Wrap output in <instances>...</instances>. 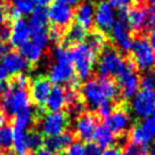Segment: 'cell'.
<instances>
[{"label": "cell", "mask_w": 155, "mask_h": 155, "mask_svg": "<svg viewBox=\"0 0 155 155\" xmlns=\"http://www.w3.org/2000/svg\"><path fill=\"white\" fill-rule=\"evenodd\" d=\"M10 51V45L5 41H0V61Z\"/></svg>", "instance_id": "44"}, {"label": "cell", "mask_w": 155, "mask_h": 155, "mask_svg": "<svg viewBox=\"0 0 155 155\" xmlns=\"http://www.w3.org/2000/svg\"><path fill=\"white\" fill-rule=\"evenodd\" d=\"M55 1H58V2H62V4H65V5L70 6V7H73V6H77L81 2V0H55Z\"/></svg>", "instance_id": "48"}, {"label": "cell", "mask_w": 155, "mask_h": 155, "mask_svg": "<svg viewBox=\"0 0 155 155\" xmlns=\"http://www.w3.org/2000/svg\"><path fill=\"white\" fill-rule=\"evenodd\" d=\"M7 77H8V75H7V73L5 72V70L1 68V65H0V84L6 82Z\"/></svg>", "instance_id": "50"}, {"label": "cell", "mask_w": 155, "mask_h": 155, "mask_svg": "<svg viewBox=\"0 0 155 155\" xmlns=\"http://www.w3.org/2000/svg\"><path fill=\"white\" fill-rule=\"evenodd\" d=\"M63 30L58 29L56 26H51L50 29L48 30V34H49V39L50 41L53 42H59L62 39H63Z\"/></svg>", "instance_id": "41"}, {"label": "cell", "mask_w": 155, "mask_h": 155, "mask_svg": "<svg viewBox=\"0 0 155 155\" xmlns=\"http://www.w3.org/2000/svg\"><path fill=\"white\" fill-rule=\"evenodd\" d=\"M119 92L124 99H131L138 92L139 78L135 73V66H131L126 72L117 78Z\"/></svg>", "instance_id": "15"}, {"label": "cell", "mask_w": 155, "mask_h": 155, "mask_svg": "<svg viewBox=\"0 0 155 155\" xmlns=\"http://www.w3.org/2000/svg\"><path fill=\"white\" fill-rule=\"evenodd\" d=\"M71 56L74 72L77 73L78 79L80 81L88 80L94 72L95 65L97 63L96 53H94L87 45L82 42L72 47Z\"/></svg>", "instance_id": "5"}, {"label": "cell", "mask_w": 155, "mask_h": 155, "mask_svg": "<svg viewBox=\"0 0 155 155\" xmlns=\"http://www.w3.org/2000/svg\"><path fill=\"white\" fill-rule=\"evenodd\" d=\"M16 155H37L34 153H24V154H16Z\"/></svg>", "instance_id": "55"}, {"label": "cell", "mask_w": 155, "mask_h": 155, "mask_svg": "<svg viewBox=\"0 0 155 155\" xmlns=\"http://www.w3.org/2000/svg\"><path fill=\"white\" fill-rule=\"evenodd\" d=\"M31 41L41 49L47 48L50 42L48 30L46 28H31Z\"/></svg>", "instance_id": "29"}, {"label": "cell", "mask_w": 155, "mask_h": 155, "mask_svg": "<svg viewBox=\"0 0 155 155\" xmlns=\"http://www.w3.org/2000/svg\"><path fill=\"white\" fill-rule=\"evenodd\" d=\"M0 155H5V153H4V150H0Z\"/></svg>", "instance_id": "58"}, {"label": "cell", "mask_w": 155, "mask_h": 155, "mask_svg": "<svg viewBox=\"0 0 155 155\" xmlns=\"http://www.w3.org/2000/svg\"><path fill=\"white\" fill-rule=\"evenodd\" d=\"M18 49L19 55L24 58L30 65H33V64L38 63L39 61L41 59V57H42V54H44V51H42L44 49H41L39 46L33 44L31 40L23 44Z\"/></svg>", "instance_id": "24"}, {"label": "cell", "mask_w": 155, "mask_h": 155, "mask_svg": "<svg viewBox=\"0 0 155 155\" xmlns=\"http://www.w3.org/2000/svg\"><path fill=\"white\" fill-rule=\"evenodd\" d=\"M66 155H84V145L81 141H73L66 148Z\"/></svg>", "instance_id": "39"}, {"label": "cell", "mask_w": 155, "mask_h": 155, "mask_svg": "<svg viewBox=\"0 0 155 155\" xmlns=\"http://www.w3.org/2000/svg\"><path fill=\"white\" fill-rule=\"evenodd\" d=\"M53 64L50 65L48 72L49 82H53L55 86H61L71 82L74 78V68L72 63L71 50L62 45L54 47L51 50Z\"/></svg>", "instance_id": "2"}, {"label": "cell", "mask_w": 155, "mask_h": 155, "mask_svg": "<svg viewBox=\"0 0 155 155\" xmlns=\"http://www.w3.org/2000/svg\"><path fill=\"white\" fill-rule=\"evenodd\" d=\"M48 10L46 7L37 6L30 14L29 24L31 28H46L48 24Z\"/></svg>", "instance_id": "26"}, {"label": "cell", "mask_w": 155, "mask_h": 155, "mask_svg": "<svg viewBox=\"0 0 155 155\" xmlns=\"http://www.w3.org/2000/svg\"><path fill=\"white\" fill-rule=\"evenodd\" d=\"M148 145H140L136 143H128L124 146V155H148Z\"/></svg>", "instance_id": "32"}, {"label": "cell", "mask_w": 155, "mask_h": 155, "mask_svg": "<svg viewBox=\"0 0 155 155\" xmlns=\"http://www.w3.org/2000/svg\"><path fill=\"white\" fill-rule=\"evenodd\" d=\"M31 38V26L29 22L24 18H18L13 22L10 26L9 44L13 47L19 48Z\"/></svg>", "instance_id": "18"}, {"label": "cell", "mask_w": 155, "mask_h": 155, "mask_svg": "<svg viewBox=\"0 0 155 155\" xmlns=\"http://www.w3.org/2000/svg\"><path fill=\"white\" fill-rule=\"evenodd\" d=\"M106 37L104 33L99 31H92L90 33H87L86 37V42L89 48L91 49L94 53H102V50L106 47Z\"/></svg>", "instance_id": "25"}, {"label": "cell", "mask_w": 155, "mask_h": 155, "mask_svg": "<svg viewBox=\"0 0 155 155\" xmlns=\"http://www.w3.org/2000/svg\"><path fill=\"white\" fill-rule=\"evenodd\" d=\"M0 107L5 115L13 117L22 112L32 108L28 89L12 87L8 83V89L0 98Z\"/></svg>", "instance_id": "4"}, {"label": "cell", "mask_w": 155, "mask_h": 155, "mask_svg": "<svg viewBox=\"0 0 155 155\" xmlns=\"http://www.w3.org/2000/svg\"><path fill=\"white\" fill-rule=\"evenodd\" d=\"M148 155H155V139L152 141V145H150V152H148Z\"/></svg>", "instance_id": "52"}, {"label": "cell", "mask_w": 155, "mask_h": 155, "mask_svg": "<svg viewBox=\"0 0 155 155\" xmlns=\"http://www.w3.org/2000/svg\"><path fill=\"white\" fill-rule=\"evenodd\" d=\"M80 91L83 104L90 110H97V107L105 101L114 102L119 95V88L113 80L99 77L87 80Z\"/></svg>", "instance_id": "1"}, {"label": "cell", "mask_w": 155, "mask_h": 155, "mask_svg": "<svg viewBox=\"0 0 155 155\" xmlns=\"http://www.w3.org/2000/svg\"><path fill=\"white\" fill-rule=\"evenodd\" d=\"M147 15V25H150L152 28L155 26V7L150 6L148 9H146Z\"/></svg>", "instance_id": "43"}, {"label": "cell", "mask_w": 155, "mask_h": 155, "mask_svg": "<svg viewBox=\"0 0 155 155\" xmlns=\"http://www.w3.org/2000/svg\"><path fill=\"white\" fill-rule=\"evenodd\" d=\"M10 35V26L6 24L0 25V41H5L7 42L9 40Z\"/></svg>", "instance_id": "42"}, {"label": "cell", "mask_w": 155, "mask_h": 155, "mask_svg": "<svg viewBox=\"0 0 155 155\" xmlns=\"http://www.w3.org/2000/svg\"><path fill=\"white\" fill-rule=\"evenodd\" d=\"M44 145V138L37 130H30L25 132V147L26 150H37Z\"/></svg>", "instance_id": "30"}, {"label": "cell", "mask_w": 155, "mask_h": 155, "mask_svg": "<svg viewBox=\"0 0 155 155\" xmlns=\"http://www.w3.org/2000/svg\"><path fill=\"white\" fill-rule=\"evenodd\" d=\"M48 19L58 29H65L72 23V19L74 17V10L72 7L55 1L49 6L48 9Z\"/></svg>", "instance_id": "12"}, {"label": "cell", "mask_w": 155, "mask_h": 155, "mask_svg": "<svg viewBox=\"0 0 155 155\" xmlns=\"http://www.w3.org/2000/svg\"><path fill=\"white\" fill-rule=\"evenodd\" d=\"M103 155H124V153H123V150H122L121 148L113 146V147L107 148V150L103 153Z\"/></svg>", "instance_id": "46"}, {"label": "cell", "mask_w": 155, "mask_h": 155, "mask_svg": "<svg viewBox=\"0 0 155 155\" xmlns=\"http://www.w3.org/2000/svg\"><path fill=\"white\" fill-rule=\"evenodd\" d=\"M87 37V30L83 29L81 25H79L78 23H71L68 26L66 31L63 33V44L62 46L64 47H70V46H77L79 44H82L86 40Z\"/></svg>", "instance_id": "22"}, {"label": "cell", "mask_w": 155, "mask_h": 155, "mask_svg": "<svg viewBox=\"0 0 155 155\" xmlns=\"http://www.w3.org/2000/svg\"><path fill=\"white\" fill-rule=\"evenodd\" d=\"M5 122H6V115H5V113L2 112V110H1V107H0V128L4 127Z\"/></svg>", "instance_id": "51"}, {"label": "cell", "mask_w": 155, "mask_h": 155, "mask_svg": "<svg viewBox=\"0 0 155 155\" xmlns=\"http://www.w3.org/2000/svg\"><path fill=\"white\" fill-rule=\"evenodd\" d=\"M38 155H55L54 153H50V152H48L47 150H39Z\"/></svg>", "instance_id": "53"}, {"label": "cell", "mask_w": 155, "mask_h": 155, "mask_svg": "<svg viewBox=\"0 0 155 155\" xmlns=\"http://www.w3.org/2000/svg\"><path fill=\"white\" fill-rule=\"evenodd\" d=\"M74 136L70 131H65L63 134L53 137H47L44 139V145L46 146V150L50 153H59L63 150L68 148V146L73 143Z\"/></svg>", "instance_id": "21"}, {"label": "cell", "mask_w": 155, "mask_h": 155, "mask_svg": "<svg viewBox=\"0 0 155 155\" xmlns=\"http://www.w3.org/2000/svg\"><path fill=\"white\" fill-rule=\"evenodd\" d=\"M132 1H135L136 4H140V2L143 1V0H132Z\"/></svg>", "instance_id": "56"}, {"label": "cell", "mask_w": 155, "mask_h": 155, "mask_svg": "<svg viewBox=\"0 0 155 155\" xmlns=\"http://www.w3.org/2000/svg\"><path fill=\"white\" fill-rule=\"evenodd\" d=\"M51 90V84L46 77L35 78L30 87V99L33 102L34 105L39 107L45 106L46 101Z\"/></svg>", "instance_id": "16"}, {"label": "cell", "mask_w": 155, "mask_h": 155, "mask_svg": "<svg viewBox=\"0 0 155 155\" xmlns=\"http://www.w3.org/2000/svg\"><path fill=\"white\" fill-rule=\"evenodd\" d=\"M107 1L113 9L119 10L121 13V12H126L129 9L132 0H107Z\"/></svg>", "instance_id": "38"}, {"label": "cell", "mask_w": 155, "mask_h": 155, "mask_svg": "<svg viewBox=\"0 0 155 155\" xmlns=\"http://www.w3.org/2000/svg\"><path fill=\"white\" fill-rule=\"evenodd\" d=\"M130 53L132 57V64L137 70L141 72L154 70L155 53L146 37L140 34L134 39Z\"/></svg>", "instance_id": "6"}, {"label": "cell", "mask_w": 155, "mask_h": 155, "mask_svg": "<svg viewBox=\"0 0 155 155\" xmlns=\"http://www.w3.org/2000/svg\"><path fill=\"white\" fill-rule=\"evenodd\" d=\"M98 128V117L92 113H83L75 120V135L79 139L90 141Z\"/></svg>", "instance_id": "13"}, {"label": "cell", "mask_w": 155, "mask_h": 155, "mask_svg": "<svg viewBox=\"0 0 155 155\" xmlns=\"http://www.w3.org/2000/svg\"><path fill=\"white\" fill-rule=\"evenodd\" d=\"M124 19L129 29L135 32H141L147 25V15L144 6H135L124 12Z\"/></svg>", "instance_id": "19"}, {"label": "cell", "mask_w": 155, "mask_h": 155, "mask_svg": "<svg viewBox=\"0 0 155 155\" xmlns=\"http://www.w3.org/2000/svg\"><path fill=\"white\" fill-rule=\"evenodd\" d=\"M94 138L96 139V144L102 148H110L115 144V136L104 126H98Z\"/></svg>", "instance_id": "27"}, {"label": "cell", "mask_w": 155, "mask_h": 155, "mask_svg": "<svg viewBox=\"0 0 155 155\" xmlns=\"http://www.w3.org/2000/svg\"><path fill=\"white\" fill-rule=\"evenodd\" d=\"M33 5L40 6V7H46L47 5H49L51 2V0H30Z\"/></svg>", "instance_id": "49"}, {"label": "cell", "mask_w": 155, "mask_h": 155, "mask_svg": "<svg viewBox=\"0 0 155 155\" xmlns=\"http://www.w3.org/2000/svg\"><path fill=\"white\" fill-rule=\"evenodd\" d=\"M12 7L23 16V15L31 14V12L34 8V5L30 0H12Z\"/></svg>", "instance_id": "34"}, {"label": "cell", "mask_w": 155, "mask_h": 155, "mask_svg": "<svg viewBox=\"0 0 155 155\" xmlns=\"http://www.w3.org/2000/svg\"><path fill=\"white\" fill-rule=\"evenodd\" d=\"M70 123V117L66 113L55 112L47 113L38 120V124L42 135L47 137H53L65 132Z\"/></svg>", "instance_id": "7"}, {"label": "cell", "mask_w": 155, "mask_h": 155, "mask_svg": "<svg viewBox=\"0 0 155 155\" xmlns=\"http://www.w3.org/2000/svg\"><path fill=\"white\" fill-rule=\"evenodd\" d=\"M148 42H150V47H152V49L154 50L155 53V26H153L152 30H150V35H148Z\"/></svg>", "instance_id": "47"}, {"label": "cell", "mask_w": 155, "mask_h": 155, "mask_svg": "<svg viewBox=\"0 0 155 155\" xmlns=\"http://www.w3.org/2000/svg\"><path fill=\"white\" fill-rule=\"evenodd\" d=\"M86 110V105L83 104L81 99H78L72 104H68V117H78L81 114H83V112Z\"/></svg>", "instance_id": "35"}, {"label": "cell", "mask_w": 155, "mask_h": 155, "mask_svg": "<svg viewBox=\"0 0 155 155\" xmlns=\"http://www.w3.org/2000/svg\"><path fill=\"white\" fill-rule=\"evenodd\" d=\"M131 66L132 62L127 61L117 49L112 46H106L102 50L97 61V72L101 78H119Z\"/></svg>", "instance_id": "3"}, {"label": "cell", "mask_w": 155, "mask_h": 155, "mask_svg": "<svg viewBox=\"0 0 155 155\" xmlns=\"http://www.w3.org/2000/svg\"><path fill=\"white\" fill-rule=\"evenodd\" d=\"M9 86L15 88H21V89H28L30 86V81L28 75H25L24 73L23 74H17V75H14V78L10 80Z\"/></svg>", "instance_id": "37"}, {"label": "cell", "mask_w": 155, "mask_h": 155, "mask_svg": "<svg viewBox=\"0 0 155 155\" xmlns=\"http://www.w3.org/2000/svg\"><path fill=\"white\" fill-rule=\"evenodd\" d=\"M84 155H103V148L96 143L89 141L84 146Z\"/></svg>", "instance_id": "40"}, {"label": "cell", "mask_w": 155, "mask_h": 155, "mask_svg": "<svg viewBox=\"0 0 155 155\" xmlns=\"http://www.w3.org/2000/svg\"><path fill=\"white\" fill-rule=\"evenodd\" d=\"M13 146V128L4 126L0 128V150H9Z\"/></svg>", "instance_id": "31"}, {"label": "cell", "mask_w": 155, "mask_h": 155, "mask_svg": "<svg viewBox=\"0 0 155 155\" xmlns=\"http://www.w3.org/2000/svg\"><path fill=\"white\" fill-rule=\"evenodd\" d=\"M146 2H147L150 6H153V7H155V0H146Z\"/></svg>", "instance_id": "54"}, {"label": "cell", "mask_w": 155, "mask_h": 155, "mask_svg": "<svg viewBox=\"0 0 155 155\" xmlns=\"http://www.w3.org/2000/svg\"><path fill=\"white\" fill-rule=\"evenodd\" d=\"M139 86H141V89L155 90V70L144 72L139 79Z\"/></svg>", "instance_id": "33"}, {"label": "cell", "mask_w": 155, "mask_h": 155, "mask_svg": "<svg viewBox=\"0 0 155 155\" xmlns=\"http://www.w3.org/2000/svg\"><path fill=\"white\" fill-rule=\"evenodd\" d=\"M7 4H1L0 2V25L5 24L6 19H7Z\"/></svg>", "instance_id": "45"}, {"label": "cell", "mask_w": 155, "mask_h": 155, "mask_svg": "<svg viewBox=\"0 0 155 155\" xmlns=\"http://www.w3.org/2000/svg\"><path fill=\"white\" fill-rule=\"evenodd\" d=\"M155 108V90L141 89L131 99V111L139 119H147Z\"/></svg>", "instance_id": "9"}, {"label": "cell", "mask_w": 155, "mask_h": 155, "mask_svg": "<svg viewBox=\"0 0 155 155\" xmlns=\"http://www.w3.org/2000/svg\"><path fill=\"white\" fill-rule=\"evenodd\" d=\"M66 105V96H65V89L61 86H54L49 92V96L46 101L45 106L50 113L61 112Z\"/></svg>", "instance_id": "23"}, {"label": "cell", "mask_w": 155, "mask_h": 155, "mask_svg": "<svg viewBox=\"0 0 155 155\" xmlns=\"http://www.w3.org/2000/svg\"><path fill=\"white\" fill-rule=\"evenodd\" d=\"M130 139L132 143L147 145L155 139V122L152 117L144 119L137 123L130 131Z\"/></svg>", "instance_id": "14"}, {"label": "cell", "mask_w": 155, "mask_h": 155, "mask_svg": "<svg viewBox=\"0 0 155 155\" xmlns=\"http://www.w3.org/2000/svg\"><path fill=\"white\" fill-rule=\"evenodd\" d=\"M131 117L126 107L117 106L112 114L105 119V128H107L113 135H123L130 128Z\"/></svg>", "instance_id": "11"}, {"label": "cell", "mask_w": 155, "mask_h": 155, "mask_svg": "<svg viewBox=\"0 0 155 155\" xmlns=\"http://www.w3.org/2000/svg\"><path fill=\"white\" fill-rule=\"evenodd\" d=\"M94 14H95V5L90 0H84L78 5L74 12V17L77 23L81 25L83 29H90L94 24Z\"/></svg>", "instance_id": "20"}, {"label": "cell", "mask_w": 155, "mask_h": 155, "mask_svg": "<svg viewBox=\"0 0 155 155\" xmlns=\"http://www.w3.org/2000/svg\"><path fill=\"white\" fill-rule=\"evenodd\" d=\"M112 41L114 42L120 53H129L132 47L134 39L130 34V29L124 19V12H121L119 15V18L113 24L111 31Z\"/></svg>", "instance_id": "8"}, {"label": "cell", "mask_w": 155, "mask_h": 155, "mask_svg": "<svg viewBox=\"0 0 155 155\" xmlns=\"http://www.w3.org/2000/svg\"><path fill=\"white\" fill-rule=\"evenodd\" d=\"M35 116H37V113L33 111V108H30L28 111H24L22 112V113H19V114H17L14 117V121H13L14 129L26 131V129L35 120Z\"/></svg>", "instance_id": "28"}, {"label": "cell", "mask_w": 155, "mask_h": 155, "mask_svg": "<svg viewBox=\"0 0 155 155\" xmlns=\"http://www.w3.org/2000/svg\"><path fill=\"white\" fill-rule=\"evenodd\" d=\"M116 21L115 10L111 7L107 0H101L95 6V14H94V24L97 31L105 33L110 32L113 24Z\"/></svg>", "instance_id": "10"}, {"label": "cell", "mask_w": 155, "mask_h": 155, "mask_svg": "<svg viewBox=\"0 0 155 155\" xmlns=\"http://www.w3.org/2000/svg\"><path fill=\"white\" fill-rule=\"evenodd\" d=\"M0 62L1 68L5 70L7 75L23 74L30 68V64L16 51H9Z\"/></svg>", "instance_id": "17"}, {"label": "cell", "mask_w": 155, "mask_h": 155, "mask_svg": "<svg viewBox=\"0 0 155 155\" xmlns=\"http://www.w3.org/2000/svg\"><path fill=\"white\" fill-rule=\"evenodd\" d=\"M152 115H153V117H152V119H153V120H154V122H155V108H154V112H153V114H152Z\"/></svg>", "instance_id": "57"}, {"label": "cell", "mask_w": 155, "mask_h": 155, "mask_svg": "<svg viewBox=\"0 0 155 155\" xmlns=\"http://www.w3.org/2000/svg\"><path fill=\"white\" fill-rule=\"evenodd\" d=\"M115 107L116 106L113 101H105L97 107V114H98V116L103 117V119H106V117L111 115L112 112L114 111Z\"/></svg>", "instance_id": "36"}]
</instances>
